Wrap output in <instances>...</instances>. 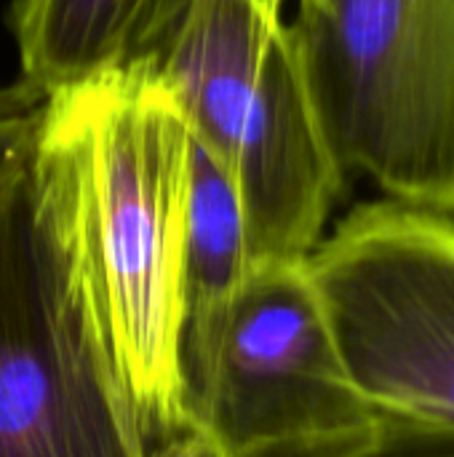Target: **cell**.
I'll return each mask as SVG.
<instances>
[{"label": "cell", "mask_w": 454, "mask_h": 457, "mask_svg": "<svg viewBox=\"0 0 454 457\" xmlns=\"http://www.w3.org/2000/svg\"><path fill=\"white\" fill-rule=\"evenodd\" d=\"M27 174L67 300L150 445L193 426L182 370L193 131L142 64L43 96Z\"/></svg>", "instance_id": "cell-1"}, {"label": "cell", "mask_w": 454, "mask_h": 457, "mask_svg": "<svg viewBox=\"0 0 454 457\" xmlns=\"http://www.w3.org/2000/svg\"><path fill=\"white\" fill-rule=\"evenodd\" d=\"M292 29L343 174L454 214V0H297Z\"/></svg>", "instance_id": "cell-2"}, {"label": "cell", "mask_w": 454, "mask_h": 457, "mask_svg": "<svg viewBox=\"0 0 454 457\" xmlns=\"http://www.w3.org/2000/svg\"><path fill=\"white\" fill-rule=\"evenodd\" d=\"M308 270L361 402L454 431V214L359 204L308 254Z\"/></svg>", "instance_id": "cell-3"}, {"label": "cell", "mask_w": 454, "mask_h": 457, "mask_svg": "<svg viewBox=\"0 0 454 457\" xmlns=\"http://www.w3.org/2000/svg\"><path fill=\"white\" fill-rule=\"evenodd\" d=\"M150 450L67 300L24 161L0 182V457H150Z\"/></svg>", "instance_id": "cell-4"}, {"label": "cell", "mask_w": 454, "mask_h": 457, "mask_svg": "<svg viewBox=\"0 0 454 457\" xmlns=\"http://www.w3.org/2000/svg\"><path fill=\"white\" fill-rule=\"evenodd\" d=\"M190 415L227 457L324 439L375 415L345 372L308 257L249 262Z\"/></svg>", "instance_id": "cell-5"}, {"label": "cell", "mask_w": 454, "mask_h": 457, "mask_svg": "<svg viewBox=\"0 0 454 457\" xmlns=\"http://www.w3.org/2000/svg\"><path fill=\"white\" fill-rule=\"evenodd\" d=\"M128 64L153 72L225 161L246 115L300 64L286 0H177Z\"/></svg>", "instance_id": "cell-6"}, {"label": "cell", "mask_w": 454, "mask_h": 457, "mask_svg": "<svg viewBox=\"0 0 454 457\" xmlns=\"http://www.w3.org/2000/svg\"><path fill=\"white\" fill-rule=\"evenodd\" d=\"M246 220L227 169L193 137V177L185 241L182 370L193 402L214 370L222 335L249 270Z\"/></svg>", "instance_id": "cell-7"}, {"label": "cell", "mask_w": 454, "mask_h": 457, "mask_svg": "<svg viewBox=\"0 0 454 457\" xmlns=\"http://www.w3.org/2000/svg\"><path fill=\"white\" fill-rule=\"evenodd\" d=\"M177 0H16L21 83L48 96L128 64Z\"/></svg>", "instance_id": "cell-8"}, {"label": "cell", "mask_w": 454, "mask_h": 457, "mask_svg": "<svg viewBox=\"0 0 454 457\" xmlns=\"http://www.w3.org/2000/svg\"><path fill=\"white\" fill-rule=\"evenodd\" d=\"M244 457H454V431L372 415L343 434L265 447Z\"/></svg>", "instance_id": "cell-9"}, {"label": "cell", "mask_w": 454, "mask_h": 457, "mask_svg": "<svg viewBox=\"0 0 454 457\" xmlns=\"http://www.w3.org/2000/svg\"><path fill=\"white\" fill-rule=\"evenodd\" d=\"M43 96L27 83H0V182L29 155Z\"/></svg>", "instance_id": "cell-10"}, {"label": "cell", "mask_w": 454, "mask_h": 457, "mask_svg": "<svg viewBox=\"0 0 454 457\" xmlns=\"http://www.w3.org/2000/svg\"><path fill=\"white\" fill-rule=\"evenodd\" d=\"M150 457H227V453L198 426L155 445Z\"/></svg>", "instance_id": "cell-11"}]
</instances>
